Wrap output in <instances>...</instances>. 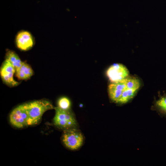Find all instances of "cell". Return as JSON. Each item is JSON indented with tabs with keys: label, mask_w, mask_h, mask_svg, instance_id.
Listing matches in <instances>:
<instances>
[{
	"label": "cell",
	"mask_w": 166,
	"mask_h": 166,
	"mask_svg": "<svg viewBox=\"0 0 166 166\" xmlns=\"http://www.w3.org/2000/svg\"><path fill=\"white\" fill-rule=\"evenodd\" d=\"M24 105L27 114L28 126L38 124L45 112L55 108L49 101L45 99L32 101Z\"/></svg>",
	"instance_id": "1"
},
{
	"label": "cell",
	"mask_w": 166,
	"mask_h": 166,
	"mask_svg": "<svg viewBox=\"0 0 166 166\" xmlns=\"http://www.w3.org/2000/svg\"><path fill=\"white\" fill-rule=\"evenodd\" d=\"M55 114L53 119L54 125L58 128L64 130L77 128V124L75 116L70 110L62 109L55 107Z\"/></svg>",
	"instance_id": "2"
},
{
	"label": "cell",
	"mask_w": 166,
	"mask_h": 166,
	"mask_svg": "<svg viewBox=\"0 0 166 166\" xmlns=\"http://www.w3.org/2000/svg\"><path fill=\"white\" fill-rule=\"evenodd\" d=\"M61 139L63 144L66 148L73 151L80 148L84 141L83 134L77 128L63 130Z\"/></svg>",
	"instance_id": "3"
},
{
	"label": "cell",
	"mask_w": 166,
	"mask_h": 166,
	"mask_svg": "<svg viewBox=\"0 0 166 166\" xmlns=\"http://www.w3.org/2000/svg\"><path fill=\"white\" fill-rule=\"evenodd\" d=\"M9 121L14 127L18 128L28 126V116L24 104L14 108L9 115Z\"/></svg>",
	"instance_id": "4"
},
{
	"label": "cell",
	"mask_w": 166,
	"mask_h": 166,
	"mask_svg": "<svg viewBox=\"0 0 166 166\" xmlns=\"http://www.w3.org/2000/svg\"><path fill=\"white\" fill-rule=\"evenodd\" d=\"M106 75L112 83L121 81L127 77L129 71L123 65L117 63L111 65L107 69Z\"/></svg>",
	"instance_id": "5"
},
{
	"label": "cell",
	"mask_w": 166,
	"mask_h": 166,
	"mask_svg": "<svg viewBox=\"0 0 166 166\" xmlns=\"http://www.w3.org/2000/svg\"><path fill=\"white\" fill-rule=\"evenodd\" d=\"M15 69L10 62L6 59L2 63L0 70L2 79L4 83L11 87L18 85L19 83L14 78Z\"/></svg>",
	"instance_id": "6"
},
{
	"label": "cell",
	"mask_w": 166,
	"mask_h": 166,
	"mask_svg": "<svg viewBox=\"0 0 166 166\" xmlns=\"http://www.w3.org/2000/svg\"><path fill=\"white\" fill-rule=\"evenodd\" d=\"M16 43L18 49L23 51H26L33 46L34 40L31 34L26 31L19 32L16 38Z\"/></svg>",
	"instance_id": "7"
},
{
	"label": "cell",
	"mask_w": 166,
	"mask_h": 166,
	"mask_svg": "<svg viewBox=\"0 0 166 166\" xmlns=\"http://www.w3.org/2000/svg\"><path fill=\"white\" fill-rule=\"evenodd\" d=\"M126 89L124 79L119 82L110 83L108 87V92L111 100L117 103L122 93Z\"/></svg>",
	"instance_id": "8"
},
{
	"label": "cell",
	"mask_w": 166,
	"mask_h": 166,
	"mask_svg": "<svg viewBox=\"0 0 166 166\" xmlns=\"http://www.w3.org/2000/svg\"><path fill=\"white\" fill-rule=\"evenodd\" d=\"M6 59L10 62L15 69V70L20 68L24 62L21 61L15 53L11 50L7 51L6 54Z\"/></svg>",
	"instance_id": "9"
},
{
	"label": "cell",
	"mask_w": 166,
	"mask_h": 166,
	"mask_svg": "<svg viewBox=\"0 0 166 166\" xmlns=\"http://www.w3.org/2000/svg\"><path fill=\"white\" fill-rule=\"evenodd\" d=\"M137 91L126 89L122 93L117 103L122 104L127 103L133 97Z\"/></svg>",
	"instance_id": "10"
},
{
	"label": "cell",
	"mask_w": 166,
	"mask_h": 166,
	"mask_svg": "<svg viewBox=\"0 0 166 166\" xmlns=\"http://www.w3.org/2000/svg\"><path fill=\"white\" fill-rule=\"evenodd\" d=\"M127 89L138 90L140 86V80L135 77H127L124 79Z\"/></svg>",
	"instance_id": "11"
},
{
	"label": "cell",
	"mask_w": 166,
	"mask_h": 166,
	"mask_svg": "<svg viewBox=\"0 0 166 166\" xmlns=\"http://www.w3.org/2000/svg\"><path fill=\"white\" fill-rule=\"evenodd\" d=\"M57 107L64 110L70 109L71 102L69 99L65 97L60 98L57 101Z\"/></svg>",
	"instance_id": "12"
},
{
	"label": "cell",
	"mask_w": 166,
	"mask_h": 166,
	"mask_svg": "<svg viewBox=\"0 0 166 166\" xmlns=\"http://www.w3.org/2000/svg\"><path fill=\"white\" fill-rule=\"evenodd\" d=\"M156 104L160 111L166 114V96L160 98L156 101Z\"/></svg>",
	"instance_id": "13"
},
{
	"label": "cell",
	"mask_w": 166,
	"mask_h": 166,
	"mask_svg": "<svg viewBox=\"0 0 166 166\" xmlns=\"http://www.w3.org/2000/svg\"><path fill=\"white\" fill-rule=\"evenodd\" d=\"M22 66L27 79L30 78L33 74V71L31 67L29 65L24 62Z\"/></svg>",
	"instance_id": "14"
},
{
	"label": "cell",
	"mask_w": 166,
	"mask_h": 166,
	"mask_svg": "<svg viewBox=\"0 0 166 166\" xmlns=\"http://www.w3.org/2000/svg\"><path fill=\"white\" fill-rule=\"evenodd\" d=\"M22 65L20 68L16 70V76L19 79L26 80L28 79L24 73Z\"/></svg>",
	"instance_id": "15"
}]
</instances>
